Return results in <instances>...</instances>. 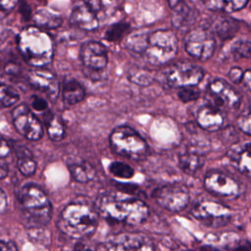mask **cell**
<instances>
[{
	"label": "cell",
	"mask_w": 251,
	"mask_h": 251,
	"mask_svg": "<svg viewBox=\"0 0 251 251\" xmlns=\"http://www.w3.org/2000/svg\"><path fill=\"white\" fill-rule=\"evenodd\" d=\"M12 119L16 130L26 139L36 141L42 137V125L25 104H20L14 108Z\"/></svg>",
	"instance_id": "cell-13"
},
{
	"label": "cell",
	"mask_w": 251,
	"mask_h": 251,
	"mask_svg": "<svg viewBox=\"0 0 251 251\" xmlns=\"http://www.w3.org/2000/svg\"><path fill=\"white\" fill-rule=\"evenodd\" d=\"M228 158L241 174L251 176V143L232 147Z\"/></svg>",
	"instance_id": "cell-19"
},
{
	"label": "cell",
	"mask_w": 251,
	"mask_h": 251,
	"mask_svg": "<svg viewBox=\"0 0 251 251\" xmlns=\"http://www.w3.org/2000/svg\"><path fill=\"white\" fill-rule=\"evenodd\" d=\"M0 44H1V41H0Z\"/></svg>",
	"instance_id": "cell-47"
},
{
	"label": "cell",
	"mask_w": 251,
	"mask_h": 251,
	"mask_svg": "<svg viewBox=\"0 0 251 251\" xmlns=\"http://www.w3.org/2000/svg\"><path fill=\"white\" fill-rule=\"evenodd\" d=\"M128 79L135 84L146 86L152 82L153 75L148 70L135 68L128 72Z\"/></svg>",
	"instance_id": "cell-32"
},
{
	"label": "cell",
	"mask_w": 251,
	"mask_h": 251,
	"mask_svg": "<svg viewBox=\"0 0 251 251\" xmlns=\"http://www.w3.org/2000/svg\"><path fill=\"white\" fill-rule=\"evenodd\" d=\"M176 52L177 39L172 30L158 29L148 33L143 54L150 64H166L175 58Z\"/></svg>",
	"instance_id": "cell-6"
},
{
	"label": "cell",
	"mask_w": 251,
	"mask_h": 251,
	"mask_svg": "<svg viewBox=\"0 0 251 251\" xmlns=\"http://www.w3.org/2000/svg\"><path fill=\"white\" fill-rule=\"evenodd\" d=\"M19 0H0V11L7 12L16 7Z\"/></svg>",
	"instance_id": "cell-41"
},
{
	"label": "cell",
	"mask_w": 251,
	"mask_h": 251,
	"mask_svg": "<svg viewBox=\"0 0 251 251\" xmlns=\"http://www.w3.org/2000/svg\"><path fill=\"white\" fill-rule=\"evenodd\" d=\"M204 185L208 191L222 197L235 198L240 194L238 182L230 176L219 171L208 172L204 178Z\"/></svg>",
	"instance_id": "cell-15"
},
{
	"label": "cell",
	"mask_w": 251,
	"mask_h": 251,
	"mask_svg": "<svg viewBox=\"0 0 251 251\" xmlns=\"http://www.w3.org/2000/svg\"><path fill=\"white\" fill-rule=\"evenodd\" d=\"M8 168L4 164L0 163V179L6 177L8 176Z\"/></svg>",
	"instance_id": "cell-45"
},
{
	"label": "cell",
	"mask_w": 251,
	"mask_h": 251,
	"mask_svg": "<svg viewBox=\"0 0 251 251\" xmlns=\"http://www.w3.org/2000/svg\"><path fill=\"white\" fill-rule=\"evenodd\" d=\"M243 71L239 68V67H233L230 69L229 73H228V76L231 79V81L238 83L241 81L242 76H243Z\"/></svg>",
	"instance_id": "cell-38"
},
{
	"label": "cell",
	"mask_w": 251,
	"mask_h": 251,
	"mask_svg": "<svg viewBox=\"0 0 251 251\" xmlns=\"http://www.w3.org/2000/svg\"><path fill=\"white\" fill-rule=\"evenodd\" d=\"M210 104L221 110H236L240 106L241 97L239 93L226 80L215 78L207 88Z\"/></svg>",
	"instance_id": "cell-12"
},
{
	"label": "cell",
	"mask_w": 251,
	"mask_h": 251,
	"mask_svg": "<svg viewBox=\"0 0 251 251\" xmlns=\"http://www.w3.org/2000/svg\"><path fill=\"white\" fill-rule=\"evenodd\" d=\"M191 215L208 227H221L229 223L231 211L218 202L206 200L195 204Z\"/></svg>",
	"instance_id": "cell-9"
},
{
	"label": "cell",
	"mask_w": 251,
	"mask_h": 251,
	"mask_svg": "<svg viewBox=\"0 0 251 251\" xmlns=\"http://www.w3.org/2000/svg\"><path fill=\"white\" fill-rule=\"evenodd\" d=\"M147 37H148V32H145V31H137L135 33H132L128 36L126 40V46L128 49L134 52L143 53L146 46Z\"/></svg>",
	"instance_id": "cell-31"
},
{
	"label": "cell",
	"mask_w": 251,
	"mask_h": 251,
	"mask_svg": "<svg viewBox=\"0 0 251 251\" xmlns=\"http://www.w3.org/2000/svg\"><path fill=\"white\" fill-rule=\"evenodd\" d=\"M0 250H17V246L12 241H0Z\"/></svg>",
	"instance_id": "cell-44"
},
{
	"label": "cell",
	"mask_w": 251,
	"mask_h": 251,
	"mask_svg": "<svg viewBox=\"0 0 251 251\" xmlns=\"http://www.w3.org/2000/svg\"><path fill=\"white\" fill-rule=\"evenodd\" d=\"M69 171L72 177L80 183H86L92 180L96 175L94 167L88 162H78L69 165Z\"/></svg>",
	"instance_id": "cell-26"
},
{
	"label": "cell",
	"mask_w": 251,
	"mask_h": 251,
	"mask_svg": "<svg viewBox=\"0 0 251 251\" xmlns=\"http://www.w3.org/2000/svg\"><path fill=\"white\" fill-rule=\"evenodd\" d=\"M109 140L112 150L126 158L141 160L147 156L149 151L145 139L128 126L115 127L110 134Z\"/></svg>",
	"instance_id": "cell-5"
},
{
	"label": "cell",
	"mask_w": 251,
	"mask_h": 251,
	"mask_svg": "<svg viewBox=\"0 0 251 251\" xmlns=\"http://www.w3.org/2000/svg\"><path fill=\"white\" fill-rule=\"evenodd\" d=\"M98 225V212L84 199H76L62 210L58 226L71 238L83 239L91 236Z\"/></svg>",
	"instance_id": "cell-2"
},
{
	"label": "cell",
	"mask_w": 251,
	"mask_h": 251,
	"mask_svg": "<svg viewBox=\"0 0 251 251\" xmlns=\"http://www.w3.org/2000/svg\"><path fill=\"white\" fill-rule=\"evenodd\" d=\"M63 100L70 105L81 102L85 98V90L82 85L75 79H66L62 85Z\"/></svg>",
	"instance_id": "cell-22"
},
{
	"label": "cell",
	"mask_w": 251,
	"mask_h": 251,
	"mask_svg": "<svg viewBox=\"0 0 251 251\" xmlns=\"http://www.w3.org/2000/svg\"><path fill=\"white\" fill-rule=\"evenodd\" d=\"M19 207L25 224L31 227H43L52 217V205L45 191L38 185L28 183L17 194Z\"/></svg>",
	"instance_id": "cell-4"
},
{
	"label": "cell",
	"mask_w": 251,
	"mask_h": 251,
	"mask_svg": "<svg viewBox=\"0 0 251 251\" xmlns=\"http://www.w3.org/2000/svg\"><path fill=\"white\" fill-rule=\"evenodd\" d=\"M20 99L18 91L9 85L0 84V108H9Z\"/></svg>",
	"instance_id": "cell-30"
},
{
	"label": "cell",
	"mask_w": 251,
	"mask_h": 251,
	"mask_svg": "<svg viewBox=\"0 0 251 251\" xmlns=\"http://www.w3.org/2000/svg\"><path fill=\"white\" fill-rule=\"evenodd\" d=\"M204 158L195 153H185L179 157V168L187 175H194L204 165Z\"/></svg>",
	"instance_id": "cell-27"
},
{
	"label": "cell",
	"mask_w": 251,
	"mask_h": 251,
	"mask_svg": "<svg viewBox=\"0 0 251 251\" xmlns=\"http://www.w3.org/2000/svg\"><path fill=\"white\" fill-rule=\"evenodd\" d=\"M17 157V167L19 171L25 176H32L36 171V162L31 152L24 145L17 144L14 147Z\"/></svg>",
	"instance_id": "cell-21"
},
{
	"label": "cell",
	"mask_w": 251,
	"mask_h": 251,
	"mask_svg": "<svg viewBox=\"0 0 251 251\" xmlns=\"http://www.w3.org/2000/svg\"><path fill=\"white\" fill-rule=\"evenodd\" d=\"M230 53L236 59L251 58V41L247 39L236 40L230 47Z\"/></svg>",
	"instance_id": "cell-34"
},
{
	"label": "cell",
	"mask_w": 251,
	"mask_h": 251,
	"mask_svg": "<svg viewBox=\"0 0 251 251\" xmlns=\"http://www.w3.org/2000/svg\"><path fill=\"white\" fill-rule=\"evenodd\" d=\"M241 81L244 83L245 87L251 91V69L247 70L243 73V76Z\"/></svg>",
	"instance_id": "cell-43"
},
{
	"label": "cell",
	"mask_w": 251,
	"mask_h": 251,
	"mask_svg": "<svg viewBox=\"0 0 251 251\" xmlns=\"http://www.w3.org/2000/svg\"><path fill=\"white\" fill-rule=\"evenodd\" d=\"M166 82L171 87L197 85L204 76L202 68L187 62L172 64L165 70Z\"/></svg>",
	"instance_id": "cell-10"
},
{
	"label": "cell",
	"mask_w": 251,
	"mask_h": 251,
	"mask_svg": "<svg viewBox=\"0 0 251 251\" xmlns=\"http://www.w3.org/2000/svg\"><path fill=\"white\" fill-rule=\"evenodd\" d=\"M102 9V0H86L79 2L74 7L71 13V23L82 30H94L99 26V14Z\"/></svg>",
	"instance_id": "cell-14"
},
{
	"label": "cell",
	"mask_w": 251,
	"mask_h": 251,
	"mask_svg": "<svg viewBox=\"0 0 251 251\" xmlns=\"http://www.w3.org/2000/svg\"><path fill=\"white\" fill-rule=\"evenodd\" d=\"M130 28L129 24L126 22H120L117 24L112 25L108 27V29L105 31V39L110 42H119L121 41L125 35L127 34L128 30Z\"/></svg>",
	"instance_id": "cell-29"
},
{
	"label": "cell",
	"mask_w": 251,
	"mask_h": 251,
	"mask_svg": "<svg viewBox=\"0 0 251 251\" xmlns=\"http://www.w3.org/2000/svg\"><path fill=\"white\" fill-rule=\"evenodd\" d=\"M154 200L164 209L171 212H180L187 207L190 195L187 188L181 184H167L154 189Z\"/></svg>",
	"instance_id": "cell-11"
},
{
	"label": "cell",
	"mask_w": 251,
	"mask_h": 251,
	"mask_svg": "<svg viewBox=\"0 0 251 251\" xmlns=\"http://www.w3.org/2000/svg\"><path fill=\"white\" fill-rule=\"evenodd\" d=\"M79 57L85 74L92 79H100L101 73L104 72L108 64L105 46L97 41H87L80 47Z\"/></svg>",
	"instance_id": "cell-8"
},
{
	"label": "cell",
	"mask_w": 251,
	"mask_h": 251,
	"mask_svg": "<svg viewBox=\"0 0 251 251\" xmlns=\"http://www.w3.org/2000/svg\"><path fill=\"white\" fill-rule=\"evenodd\" d=\"M109 171L113 176L125 179H128L134 175V170L132 167L119 161L112 162L109 166Z\"/></svg>",
	"instance_id": "cell-33"
},
{
	"label": "cell",
	"mask_w": 251,
	"mask_h": 251,
	"mask_svg": "<svg viewBox=\"0 0 251 251\" xmlns=\"http://www.w3.org/2000/svg\"><path fill=\"white\" fill-rule=\"evenodd\" d=\"M11 153V147L7 140L3 138L2 135H0V159L6 158Z\"/></svg>",
	"instance_id": "cell-39"
},
{
	"label": "cell",
	"mask_w": 251,
	"mask_h": 251,
	"mask_svg": "<svg viewBox=\"0 0 251 251\" xmlns=\"http://www.w3.org/2000/svg\"><path fill=\"white\" fill-rule=\"evenodd\" d=\"M95 208L105 220L129 226L141 225L149 216V208L142 200L123 191L101 194L96 200Z\"/></svg>",
	"instance_id": "cell-1"
},
{
	"label": "cell",
	"mask_w": 251,
	"mask_h": 251,
	"mask_svg": "<svg viewBox=\"0 0 251 251\" xmlns=\"http://www.w3.org/2000/svg\"><path fill=\"white\" fill-rule=\"evenodd\" d=\"M186 52L199 60H208L216 49L215 34L208 27H197L190 30L184 38Z\"/></svg>",
	"instance_id": "cell-7"
},
{
	"label": "cell",
	"mask_w": 251,
	"mask_h": 251,
	"mask_svg": "<svg viewBox=\"0 0 251 251\" xmlns=\"http://www.w3.org/2000/svg\"><path fill=\"white\" fill-rule=\"evenodd\" d=\"M172 10V22L176 27L188 25L192 19V10L183 0H168Z\"/></svg>",
	"instance_id": "cell-20"
},
{
	"label": "cell",
	"mask_w": 251,
	"mask_h": 251,
	"mask_svg": "<svg viewBox=\"0 0 251 251\" xmlns=\"http://www.w3.org/2000/svg\"><path fill=\"white\" fill-rule=\"evenodd\" d=\"M225 121L226 116L224 111L210 103L200 107L196 114L198 126L208 131L219 130L223 127Z\"/></svg>",
	"instance_id": "cell-18"
},
{
	"label": "cell",
	"mask_w": 251,
	"mask_h": 251,
	"mask_svg": "<svg viewBox=\"0 0 251 251\" xmlns=\"http://www.w3.org/2000/svg\"><path fill=\"white\" fill-rule=\"evenodd\" d=\"M32 21L34 22L36 26L49 29L59 27L63 22L62 18L59 15L52 13L51 11L46 9L37 10L32 16Z\"/></svg>",
	"instance_id": "cell-24"
},
{
	"label": "cell",
	"mask_w": 251,
	"mask_h": 251,
	"mask_svg": "<svg viewBox=\"0 0 251 251\" xmlns=\"http://www.w3.org/2000/svg\"><path fill=\"white\" fill-rule=\"evenodd\" d=\"M247 1L248 0H203V3L211 10L230 13L242 9L247 4Z\"/></svg>",
	"instance_id": "cell-28"
},
{
	"label": "cell",
	"mask_w": 251,
	"mask_h": 251,
	"mask_svg": "<svg viewBox=\"0 0 251 251\" xmlns=\"http://www.w3.org/2000/svg\"><path fill=\"white\" fill-rule=\"evenodd\" d=\"M211 31L222 39L230 38L238 30L239 25L233 19L227 17H217L211 24Z\"/></svg>",
	"instance_id": "cell-23"
},
{
	"label": "cell",
	"mask_w": 251,
	"mask_h": 251,
	"mask_svg": "<svg viewBox=\"0 0 251 251\" xmlns=\"http://www.w3.org/2000/svg\"><path fill=\"white\" fill-rule=\"evenodd\" d=\"M5 73L10 75H18L21 73V67L15 62H9L5 65Z\"/></svg>",
	"instance_id": "cell-40"
},
{
	"label": "cell",
	"mask_w": 251,
	"mask_h": 251,
	"mask_svg": "<svg viewBox=\"0 0 251 251\" xmlns=\"http://www.w3.org/2000/svg\"><path fill=\"white\" fill-rule=\"evenodd\" d=\"M32 108L37 112H47L48 111V103L45 99L39 96H33L31 101Z\"/></svg>",
	"instance_id": "cell-37"
},
{
	"label": "cell",
	"mask_w": 251,
	"mask_h": 251,
	"mask_svg": "<svg viewBox=\"0 0 251 251\" xmlns=\"http://www.w3.org/2000/svg\"><path fill=\"white\" fill-rule=\"evenodd\" d=\"M200 96V90L196 87V85H188L179 87L177 91L178 99L183 103L192 102L198 99Z\"/></svg>",
	"instance_id": "cell-35"
},
{
	"label": "cell",
	"mask_w": 251,
	"mask_h": 251,
	"mask_svg": "<svg viewBox=\"0 0 251 251\" xmlns=\"http://www.w3.org/2000/svg\"><path fill=\"white\" fill-rule=\"evenodd\" d=\"M8 207V198L5 191L0 188V215L5 213Z\"/></svg>",
	"instance_id": "cell-42"
},
{
	"label": "cell",
	"mask_w": 251,
	"mask_h": 251,
	"mask_svg": "<svg viewBox=\"0 0 251 251\" xmlns=\"http://www.w3.org/2000/svg\"><path fill=\"white\" fill-rule=\"evenodd\" d=\"M25 77L32 88L45 94L52 101L57 99L60 89L59 81L51 71L44 67H37L28 71Z\"/></svg>",
	"instance_id": "cell-16"
},
{
	"label": "cell",
	"mask_w": 251,
	"mask_h": 251,
	"mask_svg": "<svg viewBox=\"0 0 251 251\" xmlns=\"http://www.w3.org/2000/svg\"><path fill=\"white\" fill-rule=\"evenodd\" d=\"M237 126L241 131L244 133L251 135V103L238 118L237 120Z\"/></svg>",
	"instance_id": "cell-36"
},
{
	"label": "cell",
	"mask_w": 251,
	"mask_h": 251,
	"mask_svg": "<svg viewBox=\"0 0 251 251\" xmlns=\"http://www.w3.org/2000/svg\"><path fill=\"white\" fill-rule=\"evenodd\" d=\"M107 250H154L153 241L142 233H120L107 239L104 243Z\"/></svg>",
	"instance_id": "cell-17"
},
{
	"label": "cell",
	"mask_w": 251,
	"mask_h": 251,
	"mask_svg": "<svg viewBox=\"0 0 251 251\" xmlns=\"http://www.w3.org/2000/svg\"><path fill=\"white\" fill-rule=\"evenodd\" d=\"M17 46L25 63L37 68L49 65L54 56L51 36L38 26H26L17 36Z\"/></svg>",
	"instance_id": "cell-3"
},
{
	"label": "cell",
	"mask_w": 251,
	"mask_h": 251,
	"mask_svg": "<svg viewBox=\"0 0 251 251\" xmlns=\"http://www.w3.org/2000/svg\"><path fill=\"white\" fill-rule=\"evenodd\" d=\"M2 81V76H1V75H0V82Z\"/></svg>",
	"instance_id": "cell-46"
},
{
	"label": "cell",
	"mask_w": 251,
	"mask_h": 251,
	"mask_svg": "<svg viewBox=\"0 0 251 251\" xmlns=\"http://www.w3.org/2000/svg\"><path fill=\"white\" fill-rule=\"evenodd\" d=\"M47 133L52 141H61L65 137L66 129L63 121L58 116L51 112H48L44 118Z\"/></svg>",
	"instance_id": "cell-25"
}]
</instances>
